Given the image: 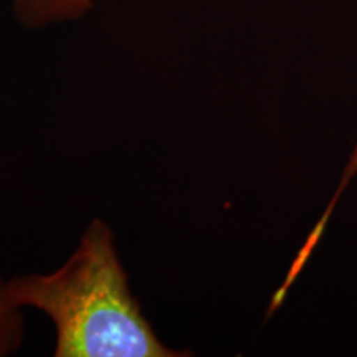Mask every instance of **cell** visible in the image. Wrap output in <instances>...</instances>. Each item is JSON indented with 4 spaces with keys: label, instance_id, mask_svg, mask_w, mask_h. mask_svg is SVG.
I'll return each mask as SVG.
<instances>
[{
    "label": "cell",
    "instance_id": "6da1fadb",
    "mask_svg": "<svg viewBox=\"0 0 357 357\" xmlns=\"http://www.w3.org/2000/svg\"><path fill=\"white\" fill-rule=\"evenodd\" d=\"M13 306L42 311L55 329L56 357H184L160 341L129 287L114 231L95 218L52 273L6 281Z\"/></svg>",
    "mask_w": 357,
    "mask_h": 357
},
{
    "label": "cell",
    "instance_id": "7a4b0ae2",
    "mask_svg": "<svg viewBox=\"0 0 357 357\" xmlns=\"http://www.w3.org/2000/svg\"><path fill=\"white\" fill-rule=\"evenodd\" d=\"M93 0H13L15 20L26 29L77 20L91 10Z\"/></svg>",
    "mask_w": 357,
    "mask_h": 357
},
{
    "label": "cell",
    "instance_id": "3957f363",
    "mask_svg": "<svg viewBox=\"0 0 357 357\" xmlns=\"http://www.w3.org/2000/svg\"><path fill=\"white\" fill-rule=\"evenodd\" d=\"M6 296V281L0 278V356L15 352L24 341V314Z\"/></svg>",
    "mask_w": 357,
    "mask_h": 357
},
{
    "label": "cell",
    "instance_id": "277c9868",
    "mask_svg": "<svg viewBox=\"0 0 357 357\" xmlns=\"http://www.w3.org/2000/svg\"><path fill=\"white\" fill-rule=\"evenodd\" d=\"M329 217H331V213L324 211L323 217H321V220H319L318 223H316V227H314V229H312L310 236H307L306 243L303 245V248L300 250V253H298L296 260L293 261V266L289 268V273H288V276H287V280H284L283 287H281V288L278 289V291H276L275 296H273V301H271L270 312H268V314H271V312H273V311L276 310V307H278V306L281 305V301H283L284 294H287L289 287H291V284H293V281L296 280V276L300 275V271L303 270V266L306 265L307 258H310L311 253L314 252L316 245H318V242L321 240V236H323V234H324V229H326V225H328Z\"/></svg>",
    "mask_w": 357,
    "mask_h": 357
},
{
    "label": "cell",
    "instance_id": "5b68a950",
    "mask_svg": "<svg viewBox=\"0 0 357 357\" xmlns=\"http://www.w3.org/2000/svg\"><path fill=\"white\" fill-rule=\"evenodd\" d=\"M357 174V144L354 147V151H352L351 158H349V162H347V166L344 169V172H342V177H341V182H339V187L336 190V194L333 195V199H339L342 195V192L346 190V187L349 182L352 181V177H354Z\"/></svg>",
    "mask_w": 357,
    "mask_h": 357
}]
</instances>
